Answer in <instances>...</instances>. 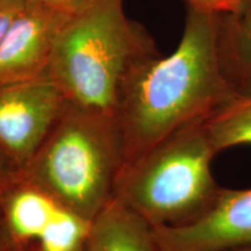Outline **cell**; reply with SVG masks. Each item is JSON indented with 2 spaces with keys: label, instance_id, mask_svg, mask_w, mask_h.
Masks as SVG:
<instances>
[{
  "label": "cell",
  "instance_id": "cell-7",
  "mask_svg": "<svg viewBox=\"0 0 251 251\" xmlns=\"http://www.w3.org/2000/svg\"><path fill=\"white\" fill-rule=\"evenodd\" d=\"M157 251H222L251 247V188L221 187L206 213L179 227L153 228Z\"/></svg>",
  "mask_w": 251,
  "mask_h": 251
},
{
  "label": "cell",
  "instance_id": "cell-6",
  "mask_svg": "<svg viewBox=\"0 0 251 251\" xmlns=\"http://www.w3.org/2000/svg\"><path fill=\"white\" fill-rule=\"evenodd\" d=\"M72 14L43 2H25L0 43V85L47 76L56 41Z\"/></svg>",
  "mask_w": 251,
  "mask_h": 251
},
{
  "label": "cell",
  "instance_id": "cell-5",
  "mask_svg": "<svg viewBox=\"0 0 251 251\" xmlns=\"http://www.w3.org/2000/svg\"><path fill=\"white\" fill-rule=\"evenodd\" d=\"M68 105L48 75L0 85V152L23 172Z\"/></svg>",
  "mask_w": 251,
  "mask_h": 251
},
{
  "label": "cell",
  "instance_id": "cell-14",
  "mask_svg": "<svg viewBox=\"0 0 251 251\" xmlns=\"http://www.w3.org/2000/svg\"><path fill=\"white\" fill-rule=\"evenodd\" d=\"M21 174L0 152V197L12 184L19 179Z\"/></svg>",
  "mask_w": 251,
  "mask_h": 251
},
{
  "label": "cell",
  "instance_id": "cell-17",
  "mask_svg": "<svg viewBox=\"0 0 251 251\" xmlns=\"http://www.w3.org/2000/svg\"><path fill=\"white\" fill-rule=\"evenodd\" d=\"M222 251H251V247L237 248V249H229V250H222Z\"/></svg>",
  "mask_w": 251,
  "mask_h": 251
},
{
  "label": "cell",
  "instance_id": "cell-16",
  "mask_svg": "<svg viewBox=\"0 0 251 251\" xmlns=\"http://www.w3.org/2000/svg\"><path fill=\"white\" fill-rule=\"evenodd\" d=\"M0 251H14V248L5 235L1 225H0Z\"/></svg>",
  "mask_w": 251,
  "mask_h": 251
},
{
  "label": "cell",
  "instance_id": "cell-3",
  "mask_svg": "<svg viewBox=\"0 0 251 251\" xmlns=\"http://www.w3.org/2000/svg\"><path fill=\"white\" fill-rule=\"evenodd\" d=\"M124 169L115 119L68 101L21 177L93 221L115 198Z\"/></svg>",
  "mask_w": 251,
  "mask_h": 251
},
{
  "label": "cell",
  "instance_id": "cell-13",
  "mask_svg": "<svg viewBox=\"0 0 251 251\" xmlns=\"http://www.w3.org/2000/svg\"><path fill=\"white\" fill-rule=\"evenodd\" d=\"M25 2V0H0V43Z\"/></svg>",
  "mask_w": 251,
  "mask_h": 251
},
{
  "label": "cell",
  "instance_id": "cell-10",
  "mask_svg": "<svg viewBox=\"0 0 251 251\" xmlns=\"http://www.w3.org/2000/svg\"><path fill=\"white\" fill-rule=\"evenodd\" d=\"M89 251H157L153 228L114 198L92 221Z\"/></svg>",
  "mask_w": 251,
  "mask_h": 251
},
{
  "label": "cell",
  "instance_id": "cell-2",
  "mask_svg": "<svg viewBox=\"0 0 251 251\" xmlns=\"http://www.w3.org/2000/svg\"><path fill=\"white\" fill-rule=\"evenodd\" d=\"M157 55L146 28L125 14L122 0H89L59 34L48 76L69 102L114 118L126 77Z\"/></svg>",
  "mask_w": 251,
  "mask_h": 251
},
{
  "label": "cell",
  "instance_id": "cell-1",
  "mask_svg": "<svg viewBox=\"0 0 251 251\" xmlns=\"http://www.w3.org/2000/svg\"><path fill=\"white\" fill-rule=\"evenodd\" d=\"M218 14L187 6L177 49L166 57L144 59L126 77L114 115L125 169L238 97L220 61Z\"/></svg>",
  "mask_w": 251,
  "mask_h": 251
},
{
  "label": "cell",
  "instance_id": "cell-15",
  "mask_svg": "<svg viewBox=\"0 0 251 251\" xmlns=\"http://www.w3.org/2000/svg\"><path fill=\"white\" fill-rule=\"evenodd\" d=\"M25 1H39L43 4L54 6V7L64 9L70 13H77L80 11L89 0H25Z\"/></svg>",
  "mask_w": 251,
  "mask_h": 251
},
{
  "label": "cell",
  "instance_id": "cell-12",
  "mask_svg": "<svg viewBox=\"0 0 251 251\" xmlns=\"http://www.w3.org/2000/svg\"><path fill=\"white\" fill-rule=\"evenodd\" d=\"M247 0H186L187 6L205 9L213 13H230L237 11Z\"/></svg>",
  "mask_w": 251,
  "mask_h": 251
},
{
  "label": "cell",
  "instance_id": "cell-11",
  "mask_svg": "<svg viewBox=\"0 0 251 251\" xmlns=\"http://www.w3.org/2000/svg\"><path fill=\"white\" fill-rule=\"evenodd\" d=\"M205 126L218 153L251 144V96H238L206 120Z\"/></svg>",
  "mask_w": 251,
  "mask_h": 251
},
{
  "label": "cell",
  "instance_id": "cell-8",
  "mask_svg": "<svg viewBox=\"0 0 251 251\" xmlns=\"http://www.w3.org/2000/svg\"><path fill=\"white\" fill-rule=\"evenodd\" d=\"M64 208L20 176L0 197V225L14 249L31 247Z\"/></svg>",
  "mask_w": 251,
  "mask_h": 251
},
{
  "label": "cell",
  "instance_id": "cell-18",
  "mask_svg": "<svg viewBox=\"0 0 251 251\" xmlns=\"http://www.w3.org/2000/svg\"><path fill=\"white\" fill-rule=\"evenodd\" d=\"M14 251H35L30 247H24V248H15Z\"/></svg>",
  "mask_w": 251,
  "mask_h": 251
},
{
  "label": "cell",
  "instance_id": "cell-9",
  "mask_svg": "<svg viewBox=\"0 0 251 251\" xmlns=\"http://www.w3.org/2000/svg\"><path fill=\"white\" fill-rule=\"evenodd\" d=\"M218 48L222 69L238 96H251V0L218 14Z\"/></svg>",
  "mask_w": 251,
  "mask_h": 251
},
{
  "label": "cell",
  "instance_id": "cell-4",
  "mask_svg": "<svg viewBox=\"0 0 251 251\" xmlns=\"http://www.w3.org/2000/svg\"><path fill=\"white\" fill-rule=\"evenodd\" d=\"M216 153L205 121L188 126L125 169L115 199L152 228L190 224L221 190L212 174Z\"/></svg>",
  "mask_w": 251,
  "mask_h": 251
}]
</instances>
